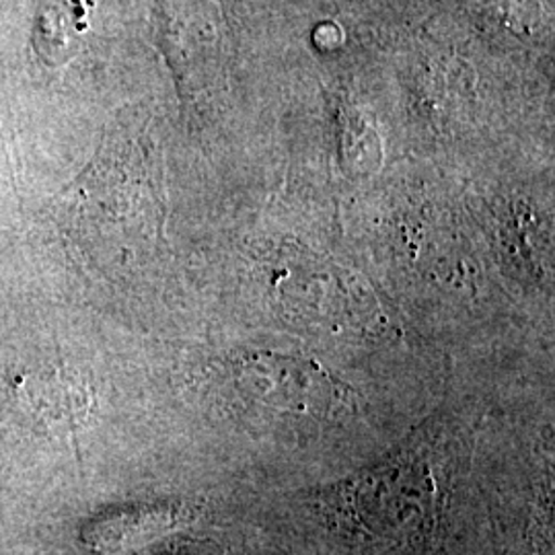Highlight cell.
I'll return each instance as SVG.
<instances>
[{"label": "cell", "instance_id": "obj_1", "mask_svg": "<svg viewBox=\"0 0 555 555\" xmlns=\"http://www.w3.org/2000/svg\"><path fill=\"white\" fill-rule=\"evenodd\" d=\"M350 498L352 513L366 531L403 539L433 520L437 483L422 461L391 459L358 477Z\"/></svg>", "mask_w": 555, "mask_h": 555}, {"label": "cell", "instance_id": "obj_2", "mask_svg": "<svg viewBox=\"0 0 555 555\" xmlns=\"http://www.w3.org/2000/svg\"><path fill=\"white\" fill-rule=\"evenodd\" d=\"M237 385L249 399L288 416L334 417L350 408L348 387L302 358H243L237 364Z\"/></svg>", "mask_w": 555, "mask_h": 555}]
</instances>
